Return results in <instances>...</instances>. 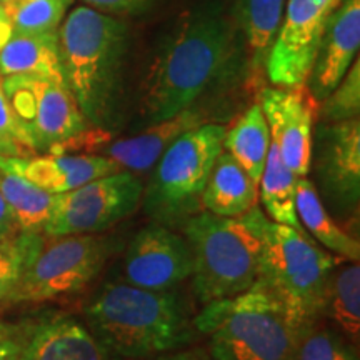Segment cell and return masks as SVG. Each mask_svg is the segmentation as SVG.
Here are the masks:
<instances>
[{
    "mask_svg": "<svg viewBox=\"0 0 360 360\" xmlns=\"http://www.w3.org/2000/svg\"><path fill=\"white\" fill-rule=\"evenodd\" d=\"M85 6L96 8L103 13H115V15H127L146 11L154 4V0H84Z\"/></svg>",
    "mask_w": 360,
    "mask_h": 360,
    "instance_id": "obj_33",
    "label": "cell"
},
{
    "mask_svg": "<svg viewBox=\"0 0 360 360\" xmlns=\"http://www.w3.org/2000/svg\"><path fill=\"white\" fill-rule=\"evenodd\" d=\"M11 75L64 79L58 60V30L40 34L12 32L0 49V77Z\"/></svg>",
    "mask_w": 360,
    "mask_h": 360,
    "instance_id": "obj_20",
    "label": "cell"
},
{
    "mask_svg": "<svg viewBox=\"0 0 360 360\" xmlns=\"http://www.w3.org/2000/svg\"><path fill=\"white\" fill-rule=\"evenodd\" d=\"M15 2V0H0V4H2V6H11V4H13Z\"/></svg>",
    "mask_w": 360,
    "mask_h": 360,
    "instance_id": "obj_37",
    "label": "cell"
},
{
    "mask_svg": "<svg viewBox=\"0 0 360 360\" xmlns=\"http://www.w3.org/2000/svg\"><path fill=\"white\" fill-rule=\"evenodd\" d=\"M0 193L20 232L42 233L45 222L51 217L56 193L7 170H0Z\"/></svg>",
    "mask_w": 360,
    "mask_h": 360,
    "instance_id": "obj_26",
    "label": "cell"
},
{
    "mask_svg": "<svg viewBox=\"0 0 360 360\" xmlns=\"http://www.w3.org/2000/svg\"><path fill=\"white\" fill-rule=\"evenodd\" d=\"M143 184L130 170L103 175L74 191L56 193L44 237L102 233L130 217L141 207Z\"/></svg>",
    "mask_w": 360,
    "mask_h": 360,
    "instance_id": "obj_9",
    "label": "cell"
},
{
    "mask_svg": "<svg viewBox=\"0 0 360 360\" xmlns=\"http://www.w3.org/2000/svg\"><path fill=\"white\" fill-rule=\"evenodd\" d=\"M85 326L115 357L139 360L197 340L195 315L177 289L148 290L107 282L84 307Z\"/></svg>",
    "mask_w": 360,
    "mask_h": 360,
    "instance_id": "obj_3",
    "label": "cell"
},
{
    "mask_svg": "<svg viewBox=\"0 0 360 360\" xmlns=\"http://www.w3.org/2000/svg\"><path fill=\"white\" fill-rule=\"evenodd\" d=\"M120 249L122 238L103 232L45 237L44 247L8 294L4 307L79 294L101 276Z\"/></svg>",
    "mask_w": 360,
    "mask_h": 360,
    "instance_id": "obj_8",
    "label": "cell"
},
{
    "mask_svg": "<svg viewBox=\"0 0 360 360\" xmlns=\"http://www.w3.org/2000/svg\"><path fill=\"white\" fill-rule=\"evenodd\" d=\"M240 40L237 20L217 8L187 15L148 65L134 129L167 120L220 87L238 65Z\"/></svg>",
    "mask_w": 360,
    "mask_h": 360,
    "instance_id": "obj_1",
    "label": "cell"
},
{
    "mask_svg": "<svg viewBox=\"0 0 360 360\" xmlns=\"http://www.w3.org/2000/svg\"><path fill=\"white\" fill-rule=\"evenodd\" d=\"M244 217L260 238L259 281L297 323L322 319L327 278L339 259L314 244L309 233L270 220L257 205Z\"/></svg>",
    "mask_w": 360,
    "mask_h": 360,
    "instance_id": "obj_5",
    "label": "cell"
},
{
    "mask_svg": "<svg viewBox=\"0 0 360 360\" xmlns=\"http://www.w3.org/2000/svg\"><path fill=\"white\" fill-rule=\"evenodd\" d=\"M314 187L335 222L357 225L360 209V122H317L310 167Z\"/></svg>",
    "mask_w": 360,
    "mask_h": 360,
    "instance_id": "obj_11",
    "label": "cell"
},
{
    "mask_svg": "<svg viewBox=\"0 0 360 360\" xmlns=\"http://www.w3.org/2000/svg\"><path fill=\"white\" fill-rule=\"evenodd\" d=\"M0 155L4 157H30L35 155L32 146L27 141L24 130L17 122L11 109L0 77Z\"/></svg>",
    "mask_w": 360,
    "mask_h": 360,
    "instance_id": "obj_31",
    "label": "cell"
},
{
    "mask_svg": "<svg viewBox=\"0 0 360 360\" xmlns=\"http://www.w3.org/2000/svg\"><path fill=\"white\" fill-rule=\"evenodd\" d=\"M192 250V285L200 304L236 297L259 278L260 238L244 215L219 217L200 210L182 224Z\"/></svg>",
    "mask_w": 360,
    "mask_h": 360,
    "instance_id": "obj_6",
    "label": "cell"
},
{
    "mask_svg": "<svg viewBox=\"0 0 360 360\" xmlns=\"http://www.w3.org/2000/svg\"><path fill=\"white\" fill-rule=\"evenodd\" d=\"M287 0H238L237 25L255 70L265 69Z\"/></svg>",
    "mask_w": 360,
    "mask_h": 360,
    "instance_id": "obj_24",
    "label": "cell"
},
{
    "mask_svg": "<svg viewBox=\"0 0 360 360\" xmlns=\"http://www.w3.org/2000/svg\"><path fill=\"white\" fill-rule=\"evenodd\" d=\"M295 210L302 227L307 229L310 236L321 242V245L344 260L357 262L360 259L359 240L332 219L315 191L312 180L307 177L297 179Z\"/></svg>",
    "mask_w": 360,
    "mask_h": 360,
    "instance_id": "obj_21",
    "label": "cell"
},
{
    "mask_svg": "<svg viewBox=\"0 0 360 360\" xmlns=\"http://www.w3.org/2000/svg\"><path fill=\"white\" fill-rule=\"evenodd\" d=\"M360 112V65L359 57L350 65L339 85L322 102L317 103L315 119L319 122L332 124L359 119Z\"/></svg>",
    "mask_w": 360,
    "mask_h": 360,
    "instance_id": "obj_30",
    "label": "cell"
},
{
    "mask_svg": "<svg viewBox=\"0 0 360 360\" xmlns=\"http://www.w3.org/2000/svg\"><path fill=\"white\" fill-rule=\"evenodd\" d=\"M2 87L35 154H47L90 127L64 79L11 75Z\"/></svg>",
    "mask_w": 360,
    "mask_h": 360,
    "instance_id": "obj_10",
    "label": "cell"
},
{
    "mask_svg": "<svg viewBox=\"0 0 360 360\" xmlns=\"http://www.w3.org/2000/svg\"><path fill=\"white\" fill-rule=\"evenodd\" d=\"M225 129L222 124L199 125L165 148L142 193L141 205L152 222L182 227L200 212L202 193L224 150Z\"/></svg>",
    "mask_w": 360,
    "mask_h": 360,
    "instance_id": "obj_7",
    "label": "cell"
},
{
    "mask_svg": "<svg viewBox=\"0 0 360 360\" xmlns=\"http://www.w3.org/2000/svg\"><path fill=\"white\" fill-rule=\"evenodd\" d=\"M129 44L124 20L87 6L58 27L62 77L92 127L114 132L122 124Z\"/></svg>",
    "mask_w": 360,
    "mask_h": 360,
    "instance_id": "obj_2",
    "label": "cell"
},
{
    "mask_svg": "<svg viewBox=\"0 0 360 360\" xmlns=\"http://www.w3.org/2000/svg\"><path fill=\"white\" fill-rule=\"evenodd\" d=\"M12 32H13V29H12L11 17H8L6 6H2V4H0V49L6 45L8 39H11Z\"/></svg>",
    "mask_w": 360,
    "mask_h": 360,
    "instance_id": "obj_36",
    "label": "cell"
},
{
    "mask_svg": "<svg viewBox=\"0 0 360 360\" xmlns=\"http://www.w3.org/2000/svg\"><path fill=\"white\" fill-rule=\"evenodd\" d=\"M210 110L204 102H197L179 114L162 120L154 125L142 129L134 137L120 139L103 147L102 155L110 157L120 165L122 170L134 174L147 172L155 165L159 157L175 139L186 134L187 130L209 124Z\"/></svg>",
    "mask_w": 360,
    "mask_h": 360,
    "instance_id": "obj_17",
    "label": "cell"
},
{
    "mask_svg": "<svg viewBox=\"0 0 360 360\" xmlns=\"http://www.w3.org/2000/svg\"><path fill=\"white\" fill-rule=\"evenodd\" d=\"M74 0H15L7 6L13 32H57Z\"/></svg>",
    "mask_w": 360,
    "mask_h": 360,
    "instance_id": "obj_29",
    "label": "cell"
},
{
    "mask_svg": "<svg viewBox=\"0 0 360 360\" xmlns=\"http://www.w3.org/2000/svg\"><path fill=\"white\" fill-rule=\"evenodd\" d=\"M17 232H20L19 227H17L11 209H8L2 193H0V240H6V238L15 236Z\"/></svg>",
    "mask_w": 360,
    "mask_h": 360,
    "instance_id": "obj_35",
    "label": "cell"
},
{
    "mask_svg": "<svg viewBox=\"0 0 360 360\" xmlns=\"http://www.w3.org/2000/svg\"><path fill=\"white\" fill-rule=\"evenodd\" d=\"M342 0H287L265 74L274 87H305L322 34Z\"/></svg>",
    "mask_w": 360,
    "mask_h": 360,
    "instance_id": "obj_12",
    "label": "cell"
},
{
    "mask_svg": "<svg viewBox=\"0 0 360 360\" xmlns=\"http://www.w3.org/2000/svg\"><path fill=\"white\" fill-rule=\"evenodd\" d=\"M139 360H212L210 359V354L207 347H188L184 349H177V350H170V352H164V354H157L152 355V357H146V359H139Z\"/></svg>",
    "mask_w": 360,
    "mask_h": 360,
    "instance_id": "obj_34",
    "label": "cell"
},
{
    "mask_svg": "<svg viewBox=\"0 0 360 360\" xmlns=\"http://www.w3.org/2000/svg\"><path fill=\"white\" fill-rule=\"evenodd\" d=\"M0 170L20 175L51 193H64L122 169L115 160L102 154H45L0 155Z\"/></svg>",
    "mask_w": 360,
    "mask_h": 360,
    "instance_id": "obj_16",
    "label": "cell"
},
{
    "mask_svg": "<svg viewBox=\"0 0 360 360\" xmlns=\"http://www.w3.org/2000/svg\"><path fill=\"white\" fill-rule=\"evenodd\" d=\"M321 317L339 328L349 340L357 344L360 334L359 260H347L334 265L323 292Z\"/></svg>",
    "mask_w": 360,
    "mask_h": 360,
    "instance_id": "obj_22",
    "label": "cell"
},
{
    "mask_svg": "<svg viewBox=\"0 0 360 360\" xmlns=\"http://www.w3.org/2000/svg\"><path fill=\"white\" fill-rule=\"evenodd\" d=\"M212 360H294L300 323L259 278L249 290L214 300L193 319Z\"/></svg>",
    "mask_w": 360,
    "mask_h": 360,
    "instance_id": "obj_4",
    "label": "cell"
},
{
    "mask_svg": "<svg viewBox=\"0 0 360 360\" xmlns=\"http://www.w3.org/2000/svg\"><path fill=\"white\" fill-rule=\"evenodd\" d=\"M90 328L74 317L37 322L22 360H115Z\"/></svg>",
    "mask_w": 360,
    "mask_h": 360,
    "instance_id": "obj_18",
    "label": "cell"
},
{
    "mask_svg": "<svg viewBox=\"0 0 360 360\" xmlns=\"http://www.w3.org/2000/svg\"><path fill=\"white\" fill-rule=\"evenodd\" d=\"M260 107L285 167L297 179L307 177L317 102L305 87H267L260 92Z\"/></svg>",
    "mask_w": 360,
    "mask_h": 360,
    "instance_id": "obj_14",
    "label": "cell"
},
{
    "mask_svg": "<svg viewBox=\"0 0 360 360\" xmlns=\"http://www.w3.org/2000/svg\"><path fill=\"white\" fill-rule=\"evenodd\" d=\"M45 244L44 233L17 232L0 240V307Z\"/></svg>",
    "mask_w": 360,
    "mask_h": 360,
    "instance_id": "obj_28",
    "label": "cell"
},
{
    "mask_svg": "<svg viewBox=\"0 0 360 360\" xmlns=\"http://www.w3.org/2000/svg\"><path fill=\"white\" fill-rule=\"evenodd\" d=\"M294 360H360L357 344L323 319L300 327Z\"/></svg>",
    "mask_w": 360,
    "mask_h": 360,
    "instance_id": "obj_27",
    "label": "cell"
},
{
    "mask_svg": "<svg viewBox=\"0 0 360 360\" xmlns=\"http://www.w3.org/2000/svg\"><path fill=\"white\" fill-rule=\"evenodd\" d=\"M270 141L272 139L269 124L260 103L250 105L231 129H225L224 150L236 159L257 187L264 172Z\"/></svg>",
    "mask_w": 360,
    "mask_h": 360,
    "instance_id": "obj_23",
    "label": "cell"
},
{
    "mask_svg": "<svg viewBox=\"0 0 360 360\" xmlns=\"http://www.w3.org/2000/svg\"><path fill=\"white\" fill-rule=\"evenodd\" d=\"M360 0H342L332 12L305 89L315 102H322L334 90L359 56Z\"/></svg>",
    "mask_w": 360,
    "mask_h": 360,
    "instance_id": "obj_15",
    "label": "cell"
},
{
    "mask_svg": "<svg viewBox=\"0 0 360 360\" xmlns=\"http://www.w3.org/2000/svg\"><path fill=\"white\" fill-rule=\"evenodd\" d=\"M259 187L232 155L222 150L202 193V210L219 217H240L257 205Z\"/></svg>",
    "mask_w": 360,
    "mask_h": 360,
    "instance_id": "obj_19",
    "label": "cell"
},
{
    "mask_svg": "<svg viewBox=\"0 0 360 360\" xmlns=\"http://www.w3.org/2000/svg\"><path fill=\"white\" fill-rule=\"evenodd\" d=\"M193 259L187 238L165 225L142 227L125 247L122 277L148 290L177 289L192 276Z\"/></svg>",
    "mask_w": 360,
    "mask_h": 360,
    "instance_id": "obj_13",
    "label": "cell"
},
{
    "mask_svg": "<svg viewBox=\"0 0 360 360\" xmlns=\"http://www.w3.org/2000/svg\"><path fill=\"white\" fill-rule=\"evenodd\" d=\"M35 326L37 322L29 319L19 322L0 319V360H22Z\"/></svg>",
    "mask_w": 360,
    "mask_h": 360,
    "instance_id": "obj_32",
    "label": "cell"
},
{
    "mask_svg": "<svg viewBox=\"0 0 360 360\" xmlns=\"http://www.w3.org/2000/svg\"><path fill=\"white\" fill-rule=\"evenodd\" d=\"M297 177L285 167L276 143L270 141L262 177H260V200L265 215L277 224L289 225L299 232H305L295 210Z\"/></svg>",
    "mask_w": 360,
    "mask_h": 360,
    "instance_id": "obj_25",
    "label": "cell"
}]
</instances>
